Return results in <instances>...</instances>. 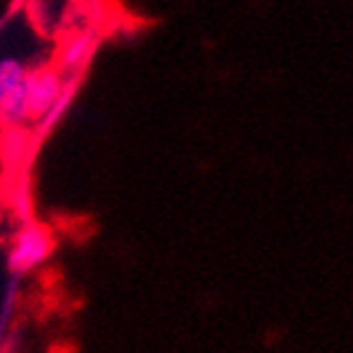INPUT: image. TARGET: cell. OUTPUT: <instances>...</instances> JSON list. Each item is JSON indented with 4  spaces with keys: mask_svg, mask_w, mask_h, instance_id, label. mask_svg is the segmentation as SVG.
Masks as SVG:
<instances>
[{
    "mask_svg": "<svg viewBox=\"0 0 353 353\" xmlns=\"http://www.w3.org/2000/svg\"><path fill=\"white\" fill-rule=\"evenodd\" d=\"M25 92H28V112L30 119H40V121H52L57 112L67 101V89L62 72L57 70H28V82H25Z\"/></svg>",
    "mask_w": 353,
    "mask_h": 353,
    "instance_id": "1",
    "label": "cell"
},
{
    "mask_svg": "<svg viewBox=\"0 0 353 353\" xmlns=\"http://www.w3.org/2000/svg\"><path fill=\"white\" fill-rule=\"evenodd\" d=\"M25 82H28V70L18 59L0 62V126L6 129H18L30 121Z\"/></svg>",
    "mask_w": 353,
    "mask_h": 353,
    "instance_id": "2",
    "label": "cell"
},
{
    "mask_svg": "<svg viewBox=\"0 0 353 353\" xmlns=\"http://www.w3.org/2000/svg\"><path fill=\"white\" fill-rule=\"evenodd\" d=\"M54 240L48 228L42 225H25L12 237L10 252H8V267L12 274H30L40 270L50 257H52Z\"/></svg>",
    "mask_w": 353,
    "mask_h": 353,
    "instance_id": "3",
    "label": "cell"
},
{
    "mask_svg": "<svg viewBox=\"0 0 353 353\" xmlns=\"http://www.w3.org/2000/svg\"><path fill=\"white\" fill-rule=\"evenodd\" d=\"M92 52H94V35L92 32H82V35L72 37L62 50V67H65L67 74L82 72Z\"/></svg>",
    "mask_w": 353,
    "mask_h": 353,
    "instance_id": "4",
    "label": "cell"
}]
</instances>
